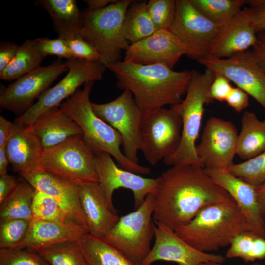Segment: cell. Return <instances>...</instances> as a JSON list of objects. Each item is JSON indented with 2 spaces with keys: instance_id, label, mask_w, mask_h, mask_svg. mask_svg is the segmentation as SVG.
<instances>
[{
  "instance_id": "cell-1",
  "label": "cell",
  "mask_w": 265,
  "mask_h": 265,
  "mask_svg": "<svg viewBox=\"0 0 265 265\" xmlns=\"http://www.w3.org/2000/svg\"><path fill=\"white\" fill-rule=\"evenodd\" d=\"M157 179L152 194L154 221L174 231L188 223L205 206L232 199L200 166H173Z\"/></svg>"
},
{
  "instance_id": "cell-2",
  "label": "cell",
  "mask_w": 265,
  "mask_h": 265,
  "mask_svg": "<svg viewBox=\"0 0 265 265\" xmlns=\"http://www.w3.org/2000/svg\"><path fill=\"white\" fill-rule=\"evenodd\" d=\"M106 68L115 74L116 86L132 93L142 114L181 102L192 77L191 71H175L162 64L120 61Z\"/></svg>"
},
{
  "instance_id": "cell-3",
  "label": "cell",
  "mask_w": 265,
  "mask_h": 265,
  "mask_svg": "<svg viewBox=\"0 0 265 265\" xmlns=\"http://www.w3.org/2000/svg\"><path fill=\"white\" fill-rule=\"evenodd\" d=\"M249 231L256 233L233 199L205 206L188 223L175 230L186 243L205 253L229 246L237 235Z\"/></svg>"
},
{
  "instance_id": "cell-4",
  "label": "cell",
  "mask_w": 265,
  "mask_h": 265,
  "mask_svg": "<svg viewBox=\"0 0 265 265\" xmlns=\"http://www.w3.org/2000/svg\"><path fill=\"white\" fill-rule=\"evenodd\" d=\"M94 82H88L82 89L61 103L60 107L80 126L83 137L94 152L104 151L109 154L123 169L139 175H148L150 169L129 160L120 149L122 139L119 132L99 117L93 111L90 94Z\"/></svg>"
},
{
  "instance_id": "cell-5",
  "label": "cell",
  "mask_w": 265,
  "mask_h": 265,
  "mask_svg": "<svg viewBox=\"0 0 265 265\" xmlns=\"http://www.w3.org/2000/svg\"><path fill=\"white\" fill-rule=\"evenodd\" d=\"M191 79L184 100L173 107L182 120L181 139L177 151L163 159L169 166L193 165L204 168L196 151L204 105L213 101L210 96V89L215 76L212 70L206 68L200 73L193 70Z\"/></svg>"
},
{
  "instance_id": "cell-6",
  "label": "cell",
  "mask_w": 265,
  "mask_h": 265,
  "mask_svg": "<svg viewBox=\"0 0 265 265\" xmlns=\"http://www.w3.org/2000/svg\"><path fill=\"white\" fill-rule=\"evenodd\" d=\"M133 1L117 0L101 10L84 12L83 38L94 48L106 67L120 61L122 51L129 46L123 23L127 9Z\"/></svg>"
},
{
  "instance_id": "cell-7",
  "label": "cell",
  "mask_w": 265,
  "mask_h": 265,
  "mask_svg": "<svg viewBox=\"0 0 265 265\" xmlns=\"http://www.w3.org/2000/svg\"><path fill=\"white\" fill-rule=\"evenodd\" d=\"M36 168L78 185L99 183L95 167V153L80 135L72 136L55 146L44 148Z\"/></svg>"
},
{
  "instance_id": "cell-8",
  "label": "cell",
  "mask_w": 265,
  "mask_h": 265,
  "mask_svg": "<svg viewBox=\"0 0 265 265\" xmlns=\"http://www.w3.org/2000/svg\"><path fill=\"white\" fill-rule=\"evenodd\" d=\"M154 206L153 196L149 194L138 208L120 217L102 238L140 265L150 251L154 237Z\"/></svg>"
},
{
  "instance_id": "cell-9",
  "label": "cell",
  "mask_w": 265,
  "mask_h": 265,
  "mask_svg": "<svg viewBox=\"0 0 265 265\" xmlns=\"http://www.w3.org/2000/svg\"><path fill=\"white\" fill-rule=\"evenodd\" d=\"M182 129L181 117L172 106L142 114L140 150L149 164L155 165L177 151Z\"/></svg>"
},
{
  "instance_id": "cell-10",
  "label": "cell",
  "mask_w": 265,
  "mask_h": 265,
  "mask_svg": "<svg viewBox=\"0 0 265 265\" xmlns=\"http://www.w3.org/2000/svg\"><path fill=\"white\" fill-rule=\"evenodd\" d=\"M68 70L65 77L53 87L47 89L37 101L14 121L26 126L31 125L37 118L50 108L59 106L82 84L100 81L106 68L100 62L72 58L66 62Z\"/></svg>"
},
{
  "instance_id": "cell-11",
  "label": "cell",
  "mask_w": 265,
  "mask_h": 265,
  "mask_svg": "<svg viewBox=\"0 0 265 265\" xmlns=\"http://www.w3.org/2000/svg\"><path fill=\"white\" fill-rule=\"evenodd\" d=\"M95 114L120 134L123 153L131 161L138 163L141 149L142 114L132 93L128 90L114 100L106 103L91 102Z\"/></svg>"
},
{
  "instance_id": "cell-12",
  "label": "cell",
  "mask_w": 265,
  "mask_h": 265,
  "mask_svg": "<svg viewBox=\"0 0 265 265\" xmlns=\"http://www.w3.org/2000/svg\"><path fill=\"white\" fill-rule=\"evenodd\" d=\"M220 26L208 19L189 0H176V12L170 31L186 48V55L198 62L208 56Z\"/></svg>"
},
{
  "instance_id": "cell-13",
  "label": "cell",
  "mask_w": 265,
  "mask_h": 265,
  "mask_svg": "<svg viewBox=\"0 0 265 265\" xmlns=\"http://www.w3.org/2000/svg\"><path fill=\"white\" fill-rule=\"evenodd\" d=\"M198 62L205 68L225 77L252 96L265 110V72L257 62L251 50L225 59L207 56Z\"/></svg>"
},
{
  "instance_id": "cell-14",
  "label": "cell",
  "mask_w": 265,
  "mask_h": 265,
  "mask_svg": "<svg viewBox=\"0 0 265 265\" xmlns=\"http://www.w3.org/2000/svg\"><path fill=\"white\" fill-rule=\"evenodd\" d=\"M68 70L66 62L56 60L20 78L1 92L0 107L19 116L23 114L59 75Z\"/></svg>"
},
{
  "instance_id": "cell-15",
  "label": "cell",
  "mask_w": 265,
  "mask_h": 265,
  "mask_svg": "<svg viewBox=\"0 0 265 265\" xmlns=\"http://www.w3.org/2000/svg\"><path fill=\"white\" fill-rule=\"evenodd\" d=\"M95 153V167L99 183L107 199L110 209L116 213L113 204V194L119 188L133 192L136 210L144 202L147 195L153 194L158 179L144 177L118 167L108 153Z\"/></svg>"
},
{
  "instance_id": "cell-16",
  "label": "cell",
  "mask_w": 265,
  "mask_h": 265,
  "mask_svg": "<svg viewBox=\"0 0 265 265\" xmlns=\"http://www.w3.org/2000/svg\"><path fill=\"white\" fill-rule=\"evenodd\" d=\"M238 137L237 128L232 122L215 117L207 120L201 141L196 146L204 168L227 169L233 165Z\"/></svg>"
},
{
  "instance_id": "cell-17",
  "label": "cell",
  "mask_w": 265,
  "mask_h": 265,
  "mask_svg": "<svg viewBox=\"0 0 265 265\" xmlns=\"http://www.w3.org/2000/svg\"><path fill=\"white\" fill-rule=\"evenodd\" d=\"M154 243L140 265H151L157 261L176 263L178 265H200L203 263H223L221 255L201 252L186 243L175 231L154 221Z\"/></svg>"
},
{
  "instance_id": "cell-18",
  "label": "cell",
  "mask_w": 265,
  "mask_h": 265,
  "mask_svg": "<svg viewBox=\"0 0 265 265\" xmlns=\"http://www.w3.org/2000/svg\"><path fill=\"white\" fill-rule=\"evenodd\" d=\"M186 52L185 47L169 29L157 30L129 45L123 61L144 65L162 64L173 69Z\"/></svg>"
},
{
  "instance_id": "cell-19",
  "label": "cell",
  "mask_w": 265,
  "mask_h": 265,
  "mask_svg": "<svg viewBox=\"0 0 265 265\" xmlns=\"http://www.w3.org/2000/svg\"><path fill=\"white\" fill-rule=\"evenodd\" d=\"M21 177L29 182L36 190L53 198L74 222L88 230L86 217L80 201L79 185L38 168Z\"/></svg>"
},
{
  "instance_id": "cell-20",
  "label": "cell",
  "mask_w": 265,
  "mask_h": 265,
  "mask_svg": "<svg viewBox=\"0 0 265 265\" xmlns=\"http://www.w3.org/2000/svg\"><path fill=\"white\" fill-rule=\"evenodd\" d=\"M257 41L251 12L245 7L236 16L220 26L209 51L208 56L218 59L249 50Z\"/></svg>"
},
{
  "instance_id": "cell-21",
  "label": "cell",
  "mask_w": 265,
  "mask_h": 265,
  "mask_svg": "<svg viewBox=\"0 0 265 265\" xmlns=\"http://www.w3.org/2000/svg\"><path fill=\"white\" fill-rule=\"evenodd\" d=\"M205 170L213 181L235 201L256 232L265 238V216L258 202L256 186L234 176L227 169Z\"/></svg>"
},
{
  "instance_id": "cell-22",
  "label": "cell",
  "mask_w": 265,
  "mask_h": 265,
  "mask_svg": "<svg viewBox=\"0 0 265 265\" xmlns=\"http://www.w3.org/2000/svg\"><path fill=\"white\" fill-rule=\"evenodd\" d=\"M78 186L89 233L103 238L114 227L120 217L110 209L98 182L82 183Z\"/></svg>"
},
{
  "instance_id": "cell-23",
  "label": "cell",
  "mask_w": 265,
  "mask_h": 265,
  "mask_svg": "<svg viewBox=\"0 0 265 265\" xmlns=\"http://www.w3.org/2000/svg\"><path fill=\"white\" fill-rule=\"evenodd\" d=\"M89 232L77 223H61L32 219L25 239L13 249H26L37 252L40 249L64 241L77 240Z\"/></svg>"
},
{
  "instance_id": "cell-24",
  "label": "cell",
  "mask_w": 265,
  "mask_h": 265,
  "mask_svg": "<svg viewBox=\"0 0 265 265\" xmlns=\"http://www.w3.org/2000/svg\"><path fill=\"white\" fill-rule=\"evenodd\" d=\"M28 127L44 148L57 145L72 136H83L80 126L60 106L46 110Z\"/></svg>"
},
{
  "instance_id": "cell-25",
  "label": "cell",
  "mask_w": 265,
  "mask_h": 265,
  "mask_svg": "<svg viewBox=\"0 0 265 265\" xmlns=\"http://www.w3.org/2000/svg\"><path fill=\"white\" fill-rule=\"evenodd\" d=\"M14 123L13 133L5 150L13 170L21 176L36 168L44 148L28 126Z\"/></svg>"
},
{
  "instance_id": "cell-26",
  "label": "cell",
  "mask_w": 265,
  "mask_h": 265,
  "mask_svg": "<svg viewBox=\"0 0 265 265\" xmlns=\"http://www.w3.org/2000/svg\"><path fill=\"white\" fill-rule=\"evenodd\" d=\"M37 5L50 15L58 37L65 40L83 38L84 13L74 0H39Z\"/></svg>"
},
{
  "instance_id": "cell-27",
  "label": "cell",
  "mask_w": 265,
  "mask_h": 265,
  "mask_svg": "<svg viewBox=\"0 0 265 265\" xmlns=\"http://www.w3.org/2000/svg\"><path fill=\"white\" fill-rule=\"evenodd\" d=\"M77 242L86 265H139L102 238L89 232Z\"/></svg>"
},
{
  "instance_id": "cell-28",
  "label": "cell",
  "mask_w": 265,
  "mask_h": 265,
  "mask_svg": "<svg viewBox=\"0 0 265 265\" xmlns=\"http://www.w3.org/2000/svg\"><path fill=\"white\" fill-rule=\"evenodd\" d=\"M265 152V120L250 111L244 112L238 137L236 154L246 160Z\"/></svg>"
},
{
  "instance_id": "cell-29",
  "label": "cell",
  "mask_w": 265,
  "mask_h": 265,
  "mask_svg": "<svg viewBox=\"0 0 265 265\" xmlns=\"http://www.w3.org/2000/svg\"><path fill=\"white\" fill-rule=\"evenodd\" d=\"M35 188L23 177L12 193L0 204V219H32Z\"/></svg>"
},
{
  "instance_id": "cell-30",
  "label": "cell",
  "mask_w": 265,
  "mask_h": 265,
  "mask_svg": "<svg viewBox=\"0 0 265 265\" xmlns=\"http://www.w3.org/2000/svg\"><path fill=\"white\" fill-rule=\"evenodd\" d=\"M156 30L147 10V2L134 0L127 9L123 20V31L126 39L133 44L149 37Z\"/></svg>"
},
{
  "instance_id": "cell-31",
  "label": "cell",
  "mask_w": 265,
  "mask_h": 265,
  "mask_svg": "<svg viewBox=\"0 0 265 265\" xmlns=\"http://www.w3.org/2000/svg\"><path fill=\"white\" fill-rule=\"evenodd\" d=\"M45 57L34 40H26L19 46L12 61L0 73V78L5 81L16 80L40 67Z\"/></svg>"
},
{
  "instance_id": "cell-32",
  "label": "cell",
  "mask_w": 265,
  "mask_h": 265,
  "mask_svg": "<svg viewBox=\"0 0 265 265\" xmlns=\"http://www.w3.org/2000/svg\"><path fill=\"white\" fill-rule=\"evenodd\" d=\"M203 15L221 26L236 16L247 4L245 0H189Z\"/></svg>"
},
{
  "instance_id": "cell-33",
  "label": "cell",
  "mask_w": 265,
  "mask_h": 265,
  "mask_svg": "<svg viewBox=\"0 0 265 265\" xmlns=\"http://www.w3.org/2000/svg\"><path fill=\"white\" fill-rule=\"evenodd\" d=\"M226 256L239 258L246 263L265 258V238L252 231L237 235L231 242Z\"/></svg>"
},
{
  "instance_id": "cell-34",
  "label": "cell",
  "mask_w": 265,
  "mask_h": 265,
  "mask_svg": "<svg viewBox=\"0 0 265 265\" xmlns=\"http://www.w3.org/2000/svg\"><path fill=\"white\" fill-rule=\"evenodd\" d=\"M36 252L50 265H86L77 240L60 242Z\"/></svg>"
},
{
  "instance_id": "cell-35",
  "label": "cell",
  "mask_w": 265,
  "mask_h": 265,
  "mask_svg": "<svg viewBox=\"0 0 265 265\" xmlns=\"http://www.w3.org/2000/svg\"><path fill=\"white\" fill-rule=\"evenodd\" d=\"M32 212V219L61 223H76L53 198L37 190L33 201Z\"/></svg>"
},
{
  "instance_id": "cell-36",
  "label": "cell",
  "mask_w": 265,
  "mask_h": 265,
  "mask_svg": "<svg viewBox=\"0 0 265 265\" xmlns=\"http://www.w3.org/2000/svg\"><path fill=\"white\" fill-rule=\"evenodd\" d=\"M30 222L22 219H0V249H13L21 243L27 236Z\"/></svg>"
},
{
  "instance_id": "cell-37",
  "label": "cell",
  "mask_w": 265,
  "mask_h": 265,
  "mask_svg": "<svg viewBox=\"0 0 265 265\" xmlns=\"http://www.w3.org/2000/svg\"><path fill=\"white\" fill-rule=\"evenodd\" d=\"M227 170L240 179L258 186L265 182V152L244 162L234 164Z\"/></svg>"
},
{
  "instance_id": "cell-38",
  "label": "cell",
  "mask_w": 265,
  "mask_h": 265,
  "mask_svg": "<svg viewBox=\"0 0 265 265\" xmlns=\"http://www.w3.org/2000/svg\"><path fill=\"white\" fill-rule=\"evenodd\" d=\"M147 7L157 29H169L176 12V0H150Z\"/></svg>"
},
{
  "instance_id": "cell-39",
  "label": "cell",
  "mask_w": 265,
  "mask_h": 265,
  "mask_svg": "<svg viewBox=\"0 0 265 265\" xmlns=\"http://www.w3.org/2000/svg\"><path fill=\"white\" fill-rule=\"evenodd\" d=\"M0 265H50L37 252L26 249H0Z\"/></svg>"
},
{
  "instance_id": "cell-40",
  "label": "cell",
  "mask_w": 265,
  "mask_h": 265,
  "mask_svg": "<svg viewBox=\"0 0 265 265\" xmlns=\"http://www.w3.org/2000/svg\"><path fill=\"white\" fill-rule=\"evenodd\" d=\"M34 40L37 48L45 57L53 55L67 60L73 58L66 41L62 38H38Z\"/></svg>"
},
{
  "instance_id": "cell-41",
  "label": "cell",
  "mask_w": 265,
  "mask_h": 265,
  "mask_svg": "<svg viewBox=\"0 0 265 265\" xmlns=\"http://www.w3.org/2000/svg\"><path fill=\"white\" fill-rule=\"evenodd\" d=\"M65 41L73 58L101 62L100 57L96 50L83 38Z\"/></svg>"
},
{
  "instance_id": "cell-42",
  "label": "cell",
  "mask_w": 265,
  "mask_h": 265,
  "mask_svg": "<svg viewBox=\"0 0 265 265\" xmlns=\"http://www.w3.org/2000/svg\"><path fill=\"white\" fill-rule=\"evenodd\" d=\"M215 76L210 89V96L213 101H225L233 87L230 80L224 76L215 73Z\"/></svg>"
},
{
  "instance_id": "cell-43",
  "label": "cell",
  "mask_w": 265,
  "mask_h": 265,
  "mask_svg": "<svg viewBox=\"0 0 265 265\" xmlns=\"http://www.w3.org/2000/svg\"><path fill=\"white\" fill-rule=\"evenodd\" d=\"M247 4L251 10L257 33L265 31V0H248Z\"/></svg>"
},
{
  "instance_id": "cell-44",
  "label": "cell",
  "mask_w": 265,
  "mask_h": 265,
  "mask_svg": "<svg viewBox=\"0 0 265 265\" xmlns=\"http://www.w3.org/2000/svg\"><path fill=\"white\" fill-rule=\"evenodd\" d=\"M225 102L237 112H240L249 106L248 94L240 88L233 87Z\"/></svg>"
},
{
  "instance_id": "cell-45",
  "label": "cell",
  "mask_w": 265,
  "mask_h": 265,
  "mask_svg": "<svg viewBox=\"0 0 265 265\" xmlns=\"http://www.w3.org/2000/svg\"><path fill=\"white\" fill-rule=\"evenodd\" d=\"M19 45L11 42H1L0 45V73L2 72L14 58Z\"/></svg>"
},
{
  "instance_id": "cell-46",
  "label": "cell",
  "mask_w": 265,
  "mask_h": 265,
  "mask_svg": "<svg viewBox=\"0 0 265 265\" xmlns=\"http://www.w3.org/2000/svg\"><path fill=\"white\" fill-rule=\"evenodd\" d=\"M19 180V178L8 174L0 176V204L14 190Z\"/></svg>"
},
{
  "instance_id": "cell-47",
  "label": "cell",
  "mask_w": 265,
  "mask_h": 265,
  "mask_svg": "<svg viewBox=\"0 0 265 265\" xmlns=\"http://www.w3.org/2000/svg\"><path fill=\"white\" fill-rule=\"evenodd\" d=\"M251 51L257 62L265 72V31L257 33V41Z\"/></svg>"
},
{
  "instance_id": "cell-48",
  "label": "cell",
  "mask_w": 265,
  "mask_h": 265,
  "mask_svg": "<svg viewBox=\"0 0 265 265\" xmlns=\"http://www.w3.org/2000/svg\"><path fill=\"white\" fill-rule=\"evenodd\" d=\"M14 122L6 119L3 116H0V147H5L13 133Z\"/></svg>"
},
{
  "instance_id": "cell-49",
  "label": "cell",
  "mask_w": 265,
  "mask_h": 265,
  "mask_svg": "<svg viewBox=\"0 0 265 265\" xmlns=\"http://www.w3.org/2000/svg\"><path fill=\"white\" fill-rule=\"evenodd\" d=\"M117 1V0H85L84 2L88 7L87 10L93 12L101 10Z\"/></svg>"
},
{
  "instance_id": "cell-50",
  "label": "cell",
  "mask_w": 265,
  "mask_h": 265,
  "mask_svg": "<svg viewBox=\"0 0 265 265\" xmlns=\"http://www.w3.org/2000/svg\"><path fill=\"white\" fill-rule=\"evenodd\" d=\"M258 202L262 211L265 216V182L256 186Z\"/></svg>"
},
{
  "instance_id": "cell-51",
  "label": "cell",
  "mask_w": 265,
  "mask_h": 265,
  "mask_svg": "<svg viewBox=\"0 0 265 265\" xmlns=\"http://www.w3.org/2000/svg\"><path fill=\"white\" fill-rule=\"evenodd\" d=\"M10 163L5 147H0V176L8 174V165Z\"/></svg>"
},
{
  "instance_id": "cell-52",
  "label": "cell",
  "mask_w": 265,
  "mask_h": 265,
  "mask_svg": "<svg viewBox=\"0 0 265 265\" xmlns=\"http://www.w3.org/2000/svg\"><path fill=\"white\" fill-rule=\"evenodd\" d=\"M200 265H223L222 264V263L209 262V263H201ZM239 265H262L257 262H253L249 264H245Z\"/></svg>"
}]
</instances>
